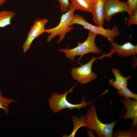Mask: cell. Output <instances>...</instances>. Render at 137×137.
Masks as SVG:
<instances>
[{
    "label": "cell",
    "mask_w": 137,
    "mask_h": 137,
    "mask_svg": "<svg viewBox=\"0 0 137 137\" xmlns=\"http://www.w3.org/2000/svg\"><path fill=\"white\" fill-rule=\"evenodd\" d=\"M85 115V121L83 127L94 131L99 137H112L113 128L116 121L105 124L98 118L94 104L89 107Z\"/></svg>",
    "instance_id": "6da1fadb"
},
{
    "label": "cell",
    "mask_w": 137,
    "mask_h": 137,
    "mask_svg": "<svg viewBox=\"0 0 137 137\" xmlns=\"http://www.w3.org/2000/svg\"><path fill=\"white\" fill-rule=\"evenodd\" d=\"M97 34L89 31L88 36L86 40L82 43L78 42L77 46L74 48L59 49L58 51L64 53V54L70 60L74 61L75 57L80 56L78 59L80 61L82 57L85 55L90 53L101 54L102 51L96 46L95 39Z\"/></svg>",
    "instance_id": "7a4b0ae2"
},
{
    "label": "cell",
    "mask_w": 137,
    "mask_h": 137,
    "mask_svg": "<svg viewBox=\"0 0 137 137\" xmlns=\"http://www.w3.org/2000/svg\"><path fill=\"white\" fill-rule=\"evenodd\" d=\"M75 8L71 4L68 11L62 14L59 24L56 27L48 29H45V32L49 34L47 37V42H49L58 36L59 39L57 41L58 44L64 39L66 34L71 32L74 28L71 25L74 13Z\"/></svg>",
    "instance_id": "3957f363"
},
{
    "label": "cell",
    "mask_w": 137,
    "mask_h": 137,
    "mask_svg": "<svg viewBox=\"0 0 137 137\" xmlns=\"http://www.w3.org/2000/svg\"><path fill=\"white\" fill-rule=\"evenodd\" d=\"M76 85L62 94L54 93L52 94L48 100V103L51 110L54 113H57L66 108L70 110H73L74 109L77 108L80 110V108L88 106L94 102V101L87 102L85 99V96H83L81 102L79 104H75L70 102L66 98L67 95L69 93L72 92L73 90Z\"/></svg>",
    "instance_id": "277c9868"
},
{
    "label": "cell",
    "mask_w": 137,
    "mask_h": 137,
    "mask_svg": "<svg viewBox=\"0 0 137 137\" xmlns=\"http://www.w3.org/2000/svg\"><path fill=\"white\" fill-rule=\"evenodd\" d=\"M74 24L81 25L83 27V28L87 29L97 35H101L111 43L114 42V38L120 34L119 28L116 25H114L112 29H105L103 27L94 26L89 23L84 17L78 14H73L71 25Z\"/></svg>",
    "instance_id": "5b68a950"
},
{
    "label": "cell",
    "mask_w": 137,
    "mask_h": 137,
    "mask_svg": "<svg viewBox=\"0 0 137 137\" xmlns=\"http://www.w3.org/2000/svg\"><path fill=\"white\" fill-rule=\"evenodd\" d=\"M102 56L99 58L92 57L87 63L79 67L72 68L71 74L73 79L82 84H86L96 79L97 75L92 72V65L96 60L104 56Z\"/></svg>",
    "instance_id": "8992f818"
},
{
    "label": "cell",
    "mask_w": 137,
    "mask_h": 137,
    "mask_svg": "<svg viewBox=\"0 0 137 137\" xmlns=\"http://www.w3.org/2000/svg\"><path fill=\"white\" fill-rule=\"evenodd\" d=\"M48 21V19L46 18H39L34 21L22 47L24 53H26L29 49L33 41L35 38L45 32V26Z\"/></svg>",
    "instance_id": "52a82bcc"
},
{
    "label": "cell",
    "mask_w": 137,
    "mask_h": 137,
    "mask_svg": "<svg viewBox=\"0 0 137 137\" xmlns=\"http://www.w3.org/2000/svg\"><path fill=\"white\" fill-rule=\"evenodd\" d=\"M124 12L129 14V8L127 2L119 0H106L104 7V20L110 21L114 14Z\"/></svg>",
    "instance_id": "ba28073f"
},
{
    "label": "cell",
    "mask_w": 137,
    "mask_h": 137,
    "mask_svg": "<svg viewBox=\"0 0 137 137\" xmlns=\"http://www.w3.org/2000/svg\"><path fill=\"white\" fill-rule=\"evenodd\" d=\"M120 102L124 104L127 108L126 113L122 116L123 119L126 120L128 119H132L133 122L130 126L137 127V100L124 98L121 99Z\"/></svg>",
    "instance_id": "9c48e42d"
},
{
    "label": "cell",
    "mask_w": 137,
    "mask_h": 137,
    "mask_svg": "<svg viewBox=\"0 0 137 137\" xmlns=\"http://www.w3.org/2000/svg\"><path fill=\"white\" fill-rule=\"evenodd\" d=\"M111 48L117 55L123 57L134 56L137 53V45H134L129 42L122 45L118 44L114 41L111 43Z\"/></svg>",
    "instance_id": "30bf717a"
},
{
    "label": "cell",
    "mask_w": 137,
    "mask_h": 137,
    "mask_svg": "<svg viewBox=\"0 0 137 137\" xmlns=\"http://www.w3.org/2000/svg\"><path fill=\"white\" fill-rule=\"evenodd\" d=\"M106 0H94L93 7V20L96 25L103 27L104 24V10Z\"/></svg>",
    "instance_id": "8fae6325"
},
{
    "label": "cell",
    "mask_w": 137,
    "mask_h": 137,
    "mask_svg": "<svg viewBox=\"0 0 137 137\" xmlns=\"http://www.w3.org/2000/svg\"><path fill=\"white\" fill-rule=\"evenodd\" d=\"M112 72L115 78V80H112L109 81V83L115 89L117 90H121L128 86V81L132 76L124 77L121 74V72L117 68H111Z\"/></svg>",
    "instance_id": "7c38bea8"
},
{
    "label": "cell",
    "mask_w": 137,
    "mask_h": 137,
    "mask_svg": "<svg viewBox=\"0 0 137 137\" xmlns=\"http://www.w3.org/2000/svg\"><path fill=\"white\" fill-rule=\"evenodd\" d=\"M71 4L75 8L92 14L94 0H70Z\"/></svg>",
    "instance_id": "4fadbf2b"
},
{
    "label": "cell",
    "mask_w": 137,
    "mask_h": 137,
    "mask_svg": "<svg viewBox=\"0 0 137 137\" xmlns=\"http://www.w3.org/2000/svg\"><path fill=\"white\" fill-rule=\"evenodd\" d=\"M16 13L12 10L0 11V28H4L11 24V20L16 16Z\"/></svg>",
    "instance_id": "5bb4252c"
},
{
    "label": "cell",
    "mask_w": 137,
    "mask_h": 137,
    "mask_svg": "<svg viewBox=\"0 0 137 137\" xmlns=\"http://www.w3.org/2000/svg\"><path fill=\"white\" fill-rule=\"evenodd\" d=\"M73 123V128L71 133L67 135L66 134H63L62 137H74L78 129L81 127L83 126L85 121V115H81L80 117L76 115L72 116L71 118Z\"/></svg>",
    "instance_id": "9a60e30c"
},
{
    "label": "cell",
    "mask_w": 137,
    "mask_h": 137,
    "mask_svg": "<svg viewBox=\"0 0 137 137\" xmlns=\"http://www.w3.org/2000/svg\"><path fill=\"white\" fill-rule=\"evenodd\" d=\"M114 137H137V127H131L128 130H119L113 134Z\"/></svg>",
    "instance_id": "2e32d148"
},
{
    "label": "cell",
    "mask_w": 137,
    "mask_h": 137,
    "mask_svg": "<svg viewBox=\"0 0 137 137\" xmlns=\"http://www.w3.org/2000/svg\"><path fill=\"white\" fill-rule=\"evenodd\" d=\"M17 101L4 97L2 95V91L0 90V108L3 109L6 115L9 114V112L8 108L9 105L12 102Z\"/></svg>",
    "instance_id": "e0dca14e"
},
{
    "label": "cell",
    "mask_w": 137,
    "mask_h": 137,
    "mask_svg": "<svg viewBox=\"0 0 137 137\" xmlns=\"http://www.w3.org/2000/svg\"><path fill=\"white\" fill-rule=\"evenodd\" d=\"M117 93L121 96L130 99L132 98L137 100V95L131 91L127 87L117 90Z\"/></svg>",
    "instance_id": "ac0fdd59"
},
{
    "label": "cell",
    "mask_w": 137,
    "mask_h": 137,
    "mask_svg": "<svg viewBox=\"0 0 137 137\" xmlns=\"http://www.w3.org/2000/svg\"><path fill=\"white\" fill-rule=\"evenodd\" d=\"M59 4V8L61 11L63 12H66L69 9L71 3L69 0H58Z\"/></svg>",
    "instance_id": "d6986e66"
},
{
    "label": "cell",
    "mask_w": 137,
    "mask_h": 137,
    "mask_svg": "<svg viewBox=\"0 0 137 137\" xmlns=\"http://www.w3.org/2000/svg\"><path fill=\"white\" fill-rule=\"evenodd\" d=\"M127 3L129 8L128 14L130 16L137 9V0H127Z\"/></svg>",
    "instance_id": "ffe728a7"
},
{
    "label": "cell",
    "mask_w": 137,
    "mask_h": 137,
    "mask_svg": "<svg viewBox=\"0 0 137 137\" xmlns=\"http://www.w3.org/2000/svg\"><path fill=\"white\" fill-rule=\"evenodd\" d=\"M127 24L129 26L132 25L137 24V9L132 15L130 16Z\"/></svg>",
    "instance_id": "44dd1931"
},
{
    "label": "cell",
    "mask_w": 137,
    "mask_h": 137,
    "mask_svg": "<svg viewBox=\"0 0 137 137\" xmlns=\"http://www.w3.org/2000/svg\"><path fill=\"white\" fill-rule=\"evenodd\" d=\"M93 130L89 128H87V134L89 137H95Z\"/></svg>",
    "instance_id": "7402d4cb"
},
{
    "label": "cell",
    "mask_w": 137,
    "mask_h": 137,
    "mask_svg": "<svg viewBox=\"0 0 137 137\" xmlns=\"http://www.w3.org/2000/svg\"><path fill=\"white\" fill-rule=\"evenodd\" d=\"M6 1L7 0H0V7L4 4Z\"/></svg>",
    "instance_id": "603a6c76"
}]
</instances>
